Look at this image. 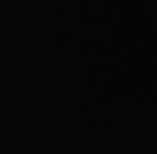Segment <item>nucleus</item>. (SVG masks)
Masks as SVG:
<instances>
[]
</instances>
